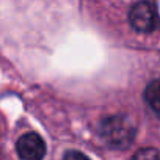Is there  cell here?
<instances>
[{"instance_id": "obj_1", "label": "cell", "mask_w": 160, "mask_h": 160, "mask_svg": "<svg viewBox=\"0 0 160 160\" xmlns=\"http://www.w3.org/2000/svg\"><path fill=\"white\" fill-rule=\"evenodd\" d=\"M101 133L112 148L126 149L135 138V127L127 118L116 115L108 116L101 122Z\"/></svg>"}, {"instance_id": "obj_2", "label": "cell", "mask_w": 160, "mask_h": 160, "mask_svg": "<svg viewBox=\"0 0 160 160\" xmlns=\"http://www.w3.org/2000/svg\"><path fill=\"white\" fill-rule=\"evenodd\" d=\"M129 22L133 30L140 33H151L157 28V8L151 2H138L129 11Z\"/></svg>"}, {"instance_id": "obj_3", "label": "cell", "mask_w": 160, "mask_h": 160, "mask_svg": "<svg viewBox=\"0 0 160 160\" xmlns=\"http://www.w3.org/2000/svg\"><path fill=\"white\" fill-rule=\"evenodd\" d=\"M16 151L21 160H42L46 155V143L38 133L28 132L18 140Z\"/></svg>"}, {"instance_id": "obj_4", "label": "cell", "mask_w": 160, "mask_h": 160, "mask_svg": "<svg viewBox=\"0 0 160 160\" xmlns=\"http://www.w3.org/2000/svg\"><path fill=\"white\" fill-rule=\"evenodd\" d=\"M144 99L151 110L160 118V80H154L146 87Z\"/></svg>"}, {"instance_id": "obj_5", "label": "cell", "mask_w": 160, "mask_h": 160, "mask_svg": "<svg viewBox=\"0 0 160 160\" xmlns=\"http://www.w3.org/2000/svg\"><path fill=\"white\" fill-rule=\"evenodd\" d=\"M132 160H160V152L154 148H143L132 157Z\"/></svg>"}, {"instance_id": "obj_6", "label": "cell", "mask_w": 160, "mask_h": 160, "mask_svg": "<svg viewBox=\"0 0 160 160\" xmlns=\"http://www.w3.org/2000/svg\"><path fill=\"white\" fill-rule=\"evenodd\" d=\"M63 160H90L85 154L78 152V151H69L66 152V155L63 157Z\"/></svg>"}]
</instances>
